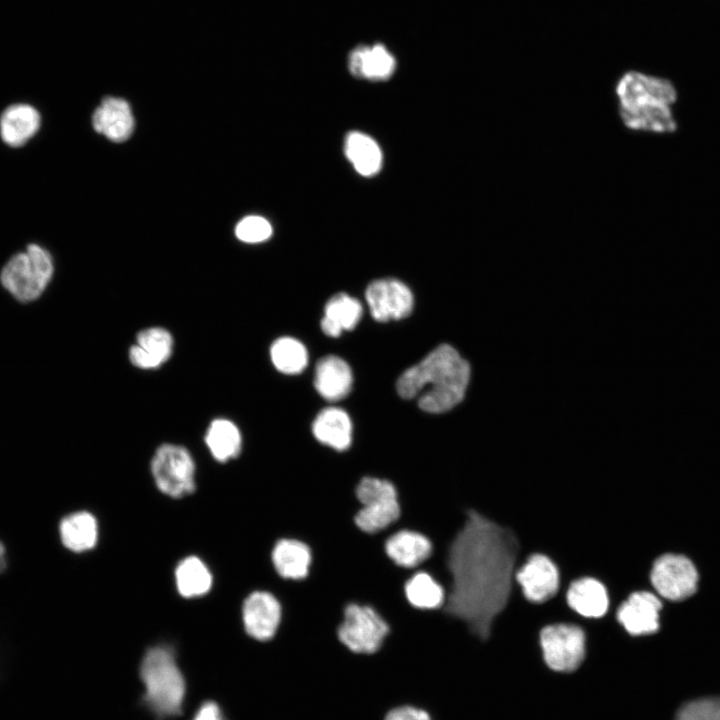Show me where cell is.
<instances>
[{
  "mask_svg": "<svg viewBox=\"0 0 720 720\" xmlns=\"http://www.w3.org/2000/svg\"><path fill=\"white\" fill-rule=\"evenodd\" d=\"M519 550L511 528L474 509L466 512L463 526L449 545L451 587L443 610L481 640L490 637L494 619L510 600Z\"/></svg>",
  "mask_w": 720,
  "mask_h": 720,
  "instance_id": "cell-1",
  "label": "cell"
},
{
  "mask_svg": "<svg viewBox=\"0 0 720 720\" xmlns=\"http://www.w3.org/2000/svg\"><path fill=\"white\" fill-rule=\"evenodd\" d=\"M473 378L470 361L451 344L442 343L398 378V394L405 399L418 397L421 410L447 413L466 398Z\"/></svg>",
  "mask_w": 720,
  "mask_h": 720,
  "instance_id": "cell-2",
  "label": "cell"
},
{
  "mask_svg": "<svg viewBox=\"0 0 720 720\" xmlns=\"http://www.w3.org/2000/svg\"><path fill=\"white\" fill-rule=\"evenodd\" d=\"M614 92L618 116L625 128L659 134L677 129L673 113L677 91L669 80L629 70L617 79Z\"/></svg>",
  "mask_w": 720,
  "mask_h": 720,
  "instance_id": "cell-3",
  "label": "cell"
},
{
  "mask_svg": "<svg viewBox=\"0 0 720 720\" xmlns=\"http://www.w3.org/2000/svg\"><path fill=\"white\" fill-rule=\"evenodd\" d=\"M144 692L142 703L156 720L181 714L186 698V680L175 653L167 646L149 648L140 663Z\"/></svg>",
  "mask_w": 720,
  "mask_h": 720,
  "instance_id": "cell-4",
  "label": "cell"
},
{
  "mask_svg": "<svg viewBox=\"0 0 720 720\" xmlns=\"http://www.w3.org/2000/svg\"><path fill=\"white\" fill-rule=\"evenodd\" d=\"M53 274L54 262L49 251L32 243L6 262L0 272V283L16 301L27 304L41 297Z\"/></svg>",
  "mask_w": 720,
  "mask_h": 720,
  "instance_id": "cell-5",
  "label": "cell"
},
{
  "mask_svg": "<svg viewBox=\"0 0 720 720\" xmlns=\"http://www.w3.org/2000/svg\"><path fill=\"white\" fill-rule=\"evenodd\" d=\"M361 507L354 515L356 527L373 534L388 528L401 516V504L395 485L383 478L365 476L355 488Z\"/></svg>",
  "mask_w": 720,
  "mask_h": 720,
  "instance_id": "cell-6",
  "label": "cell"
},
{
  "mask_svg": "<svg viewBox=\"0 0 720 720\" xmlns=\"http://www.w3.org/2000/svg\"><path fill=\"white\" fill-rule=\"evenodd\" d=\"M390 633L388 622L369 605L349 603L337 628L339 642L350 652L371 655L378 652Z\"/></svg>",
  "mask_w": 720,
  "mask_h": 720,
  "instance_id": "cell-7",
  "label": "cell"
},
{
  "mask_svg": "<svg viewBox=\"0 0 720 720\" xmlns=\"http://www.w3.org/2000/svg\"><path fill=\"white\" fill-rule=\"evenodd\" d=\"M539 641L546 665L557 672H572L583 662L586 653L584 630L568 623L543 627Z\"/></svg>",
  "mask_w": 720,
  "mask_h": 720,
  "instance_id": "cell-8",
  "label": "cell"
},
{
  "mask_svg": "<svg viewBox=\"0 0 720 720\" xmlns=\"http://www.w3.org/2000/svg\"><path fill=\"white\" fill-rule=\"evenodd\" d=\"M151 471L158 489L164 494L179 498L195 489V465L186 448L163 444L155 452Z\"/></svg>",
  "mask_w": 720,
  "mask_h": 720,
  "instance_id": "cell-9",
  "label": "cell"
},
{
  "mask_svg": "<svg viewBox=\"0 0 720 720\" xmlns=\"http://www.w3.org/2000/svg\"><path fill=\"white\" fill-rule=\"evenodd\" d=\"M649 579L660 597L669 601H681L696 592L699 574L688 557L666 553L654 560Z\"/></svg>",
  "mask_w": 720,
  "mask_h": 720,
  "instance_id": "cell-10",
  "label": "cell"
},
{
  "mask_svg": "<svg viewBox=\"0 0 720 720\" xmlns=\"http://www.w3.org/2000/svg\"><path fill=\"white\" fill-rule=\"evenodd\" d=\"M365 298L372 317L380 322L400 320L413 309L411 290L403 282L384 278L371 282L365 291Z\"/></svg>",
  "mask_w": 720,
  "mask_h": 720,
  "instance_id": "cell-11",
  "label": "cell"
},
{
  "mask_svg": "<svg viewBox=\"0 0 720 720\" xmlns=\"http://www.w3.org/2000/svg\"><path fill=\"white\" fill-rule=\"evenodd\" d=\"M515 579L526 600L534 604L553 598L560 586V574L555 563L546 555L532 554L516 571Z\"/></svg>",
  "mask_w": 720,
  "mask_h": 720,
  "instance_id": "cell-12",
  "label": "cell"
},
{
  "mask_svg": "<svg viewBox=\"0 0 720 720\" xmlns=\"http://www.w3.org/2000/svg\"><path fill=\"white\" fill-rule=\"evenodd\" d=\"M662 607L656 594L650 591H635L619 605L616 619L632 636L650 635L659 630Z\"/></svg>",
  "mask_w": 720,
  "mask_h": 720,
  "instance_id": "cell-13",
  "label": "cell"
},
{
  "mask_svg": "<svg viewBox=\"0 0 720 720\" xmlns=\"http://www.w3.org/2000/svg\"><path fill=\"white\" fill-rule=\"evenodd\" d=\"M281 619V604L270 592L254 591L243 603V625L246 633L255 640H271L279 629Z\"/></svg>",
  "mask_w": 720,
  "mask_h": 720,
  "instance_id": "cell-14",
  "label": "cell"
},
{
  "mask_svg": "<svg viewBox=\"0 0 720 720\" xmlns=\"http://www.w3.org/2000/svg\"><path fill=\"white\" fill-rule=\"evenodd\" d=\"M384 551L395 565L411 569L422 564L431 556L433 544L423 533L403 529L386 539Z\"/></svg>",
  "mask_w": 720,
  "mask_h": 720,
  "instance_id": "cell-15",
  "label": "cell"
},
{
  "mask_svg": "<svg viewBox=\"0 0 720 720\" xmlns=\"http://www.w3.org/2000/svg\"><path fill=\"white\" fill-rule=\"evenodd\" d=\"M93 128L114 142L127 140L134 129V117L127 101L105 97L92 116Z\"/></svg>",
  "mask_w": 720,
  "mask_h": 720,
  "instance_id": "cell-16",
  "label": "cell"
},
{
  "mask_svg": "<svg viewBox=\"0 0 720 720\" xmlns=\"http://www.w3.org/2000/svg\"><path fill=\"white\" fill-rule=\"evenodd\" d=\"M350 73L360 79L387 80L395 71L396 60L381 43L359 45L348 56Z\"/></svg>",
  "mask_w": 720,
  "mask_h": 720,
  "instance_id": "cell-17",
  "label": "cell"
},
{
  "mask_svg": "<svg viewBox=\"0 0 720 720\" xmlns=\"http://www.w3.org/2000/svg\"><path fill=\"white\" fill-rule=\"evenodd\" d=\"M271 560L280 577L299 581L309 575L313 555L305 542L295 538H282L275 543Z\"/></svg>",
  "mask_w": 720,
  "mask_h": 720,
  "instance_id": "cell-18",
  "label": "cell"
},
{
  "mask_svg": "<svg viewBox=\"0 0 720 720\" xmlns=\"http://www.w3.org/2000/svg\"><path fill=\"white\" fill-rule=\"evenodd\" d=\"M353 374L348 363L335 355L319 359L315 367L314 385L324 399L338 401L352 388Z\"/></svg>",
  "mask_w": 720,
  "mask_h": 720,
  "instance_id": "cell-19",
  "label": "cell"
},
{
  "mask_svg": "<svg viewBox=\"0 0 720 720\" xmlns=\"http://www.w3.org/2000/svg\"><path fill=\"white\" fill-rule=\"evenodd\" d=\"M173 339L164 328L151 327L140 331L129 350L132 364L142 369L159 367L172 353Z\"/></svg>",
  "mask_w": 720,
  "mask_h": 720,
  "instance_id": "cell-20",
  "label": "cell"
},
{
  "mask_svg": "<svg viewBox=\"0 0 720 720\" xmlns=\"http://www.w3.org/2000/svg\"><path fill=\"white\" fill-rule=\"evenodd\" d=\"M568 606L586 618H601L609 608L606 587L593 577H582L570 583L566 592Z\"/></svg>",
  "mask_w": 720,
  "mask_h": 720,
  "instance_id": "cell-21",
  "label": "cell"
},
{
  "mask_svg": "<svg viewBox=\"0 0 720 720\" xmlns=\"http://www.w3.org/2000/svg\"><path fill=\"white\" fill-rule=\"evenodd\" d=\"M41 116L29 104L18 103L8 106L0 116V136L11 147L27 143L39 130Z\"/></svg>",
  "mask_w": 720,
  "mask_h": 720,
  "instance_id": "cell-22",
  "label": "cell"
},
{
  "mask_svg": "<svg viewBox=\"0 0 720 720\" xmlns=\"http://www.w3.org/2000/svg\"><path fill=\"white\" fill-rule=\"evenodd\" d=\"M312 432L318 442L336 451L347 450L352 442L350 417L338 407L321 410L313 421Z\"/></svg>",
  "mask_w": 720,
  "mask_h": 720,
  "instance_id": "cell-23",
  "label": "cell"
},
{
  "mask_svg": "<svg viewBox=\"0 0 720 720\" xmlns=\"http://www.w3.org/2000/svg\"><path fill=\"white\" fill-rule=\"evenodd\" d=\"M362 305L346 293L331 297L325 305L321 320L322 331L331 337H338L342 331L356 327L362 316Z\"/></svg>",
  "mask_w": 720,
  "mask_h": 720,
  "instance_id": "cell-24",
  "label": "cell"
},
{
  "mask_svg": "<svg viewBox=\"0 0 720 720\" xmlns=\"http://www.w3.org/2000/svg\"><path fill=\"white\" fill-rule=\"evenodd\" d=\"M345 155L362 176L378 173L382 166V152L377 142L367 134L352 131L346 135Z\"/></svg>",
  "mask_w": 720,
  "mask_h": 720,
  "instance_id": "cell-25",
  "label": "cell"
},
{
  "mask_svg": "<svg viewBox=\"0 0 720 720\" xmlns=\"http://www.w3.org/2000/svg\"><path fill=\"white\" fill-rule=\"evenodd\" d=\"M59 531L63 545L74 552L92 549L98 538L97 521L92 514L85 511L63 518Z\"/></svg>",
  "mask_w": 720,
  "mask_h": 720,
  "instance_id": "cell-26",
  "label": "cell"
},
{
  "mask_svg": "<svg viewBox=\"0 0 720 720\" xmlns=\"http://www.w3.org/2000/svg\"><path fill=\"white\" fill-rule=\"evenodd\" d=\"M403 592L407 602L420 610L443 608L447 596L442 585L424 571L416 572L408 578Z\"/></svg>",
  "mask_w": 720,
  "mask_h": 720,
  "instance_id": "cell-27",
  "label": "cell"
},
{
  "mask_svg": "<svg viewBox=\"0 0 720 720\" xmlns=\"http://www.w3.org/2000/svg\"><path fill=\"white\" fill-rule=\"evenodd\" d=\"M178 592L186 598L206 594L212 585V575L202 560L195 556L183 559L175 570Z\"/></svg>",
  "mask_w": 720,
  "mask_h": 720,
  "instance_id": "cell-28",
  "label": "cell"
},
{
  "mask_svg": "<svg viewBox=\"0 0 720 720\" xmlns=\"http://www.w3.org/2000/svg\"><path fill=\"white\" fill-rule=\"evenodd\" d=\"M205 442L217 461L226 462L238 456L242 440L234 423L226 419H216L207 430Z\"/></svg>",
  "mask_w": 720,
  "mask_h": 720,
  "instance_id": "cell-29",
  "label": "cell"
},
{
  "mask_svg": "<svg viewBox=\"0 0 720 720\" xmlns=\"http://www.w3.org/2000/svg\"><path fill=\"white\" fill-rule=\"evenodd\" d=\"M271 360L275 368L284 374H298L308 363L305 346L295 338L281 337L275 340L270 349Z\"/></svg>",
  "mask_w": 720,
  "mask_h": 720,
  "instance_id": "cell-30",
  "label": "cell"
},
{
  "mask_svg": "<svg viewBox=\"0 0 720 720\" xmlns=\"http://www.w3.org/2000/svg\"><path fill=\"white\" fill-rule=\"evenodd\" d=\"M674 720H720V697L690 701L680 707Z\"/></svg>",
  "mask_w": 720,
  "mask_h": 720,
  "instance_id": "cell-31",
  "label": "cell"
},
{
  "mask_svg": "<svg viewBox=\"0 0 720 720\" xmlns=\"http://www.w3.org/2000/svg\"><path fill=\"white\" fill-rule=\"evenodd\" d=\"M237 238L246 243H259L272 235L271 224L261 216H247L235 228Z\"/></svg>",
  "mask_w": 720,
  "mask_h": 720,
  "instance_id": "cell-32",
  "label": "cell"
},
{
  "mask_svg": "<svg viewBox=\"0 0 720 720\" xmlns=\"http://www.w3.org/2000/svg\"><path fill=\"white\" fill-rule=\"evenodd\" d=\"M384 720H432L430 714L424 709L403 705L391 709Z\"/></svg>",
  "mask_w": 720,
  "mask_h": 720,
  "instance_id": "cell-33",
  "label": "cell"
},
{
  "mask_svg": "<svg viewBox=\"0 0 720 720\" xmlns=\"http://www.w3.org/2000/svg\"><path fill=\"white\" fill-rule=\"evenodd\" d=\"M191 720H227L222 708L215 701L203 702L195 711Z\"/></svg>",
  "mask_w": 720,
  "mask_h": 720,
  "instance_id": "cell-34",
  "label": "cell"
},
{
  "mask_svg": "<svg viewBox=\"0 0 720 720\" xmlns=\"http://www.w3.org/2000/svg\"><path fill=\"white\" fill-rule=\"evenodd\" d=\"M5 547L0 542V573L3 572L6 569L7 562H6V555H5Z\"/></svg>",
  "mask_w": 720,
  "mask_h": 720,
  "instance_id": "cell-35",
  "label": "cell"
}]
</instances>
